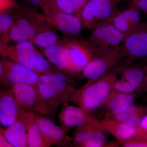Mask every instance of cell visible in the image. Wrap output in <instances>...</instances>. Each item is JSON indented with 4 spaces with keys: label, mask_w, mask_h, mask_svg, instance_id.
I'll return each mask as SVG.
<instances>
[{
    "label": "cell",
    "mask_w": 147,
    "mask_h": 147,
    "mask_svg": "<svg viewBox=\"0 0 147 147\" xmlns=\"http://www.w3.org/2000/svg\"><path fill=\"white\" fill-rule=\"evenodd\" d=\"M37 87L41 99L38 114L44 116L56 114L60 105L71 101L77 90L72 78L61 71L40 75Z\"/></svg>",
    "instance_id": "6da1fadb"
},
{
    "label": "cell",
    "mask_w": 147,
    "mask_h": 147,
    "mask_svg": "<svg viewBox=\"0 0 147 147\" xmlns=\"http://www.w3.org/2000/svg\"><path fill=\"white\" fill-rule=\"evenodd\" d=\"M117 67L98 79L88 81L77 90L71 102L90 113L105 107L114 92L118 73Z\"/></svg>",
    "instance_id": "7a4b0ae2"
},
{
    "label": "cell",
    "mask_w": 147,
    "mask_h": 147,
    "mask_svg": "<svg viewBox=\"0 0 147 147\" xmlns=\"http://www.w3.org/2000/svg\"><path fill=\"white\" fill-rule=\"evenodd\" d=\"M19 9L12 26L6 34L2 36L10 41H30L38 33L53 28L47 23L43 14L35 9Z\"/></svg>",
    "instance_id": "3957f363"
},
{
    "label": "cell",
    "mask_w": 147,
    "mask_h": 147,
    "mask_svg": "<svg viewBox=\"0 0 147 147\" xmlns=\"http://www.w3.org/2000/svg\"><path fill=\"white\" fill-rule=\"evenodd\" d=\"M41 9L46 21L53 29L68 37L75 38L81 35L84 28L80 19L60 9L55 0H43Z\"/></svg>",
    "instance_id": "277c9868"
},
{
    "label": "cell",
    "mask_w": 147,
    "mask_h": 147,
    "mask_svg": "<svg viewBox=\"0 0 147 147\" xmlns=\"http://www.w3.org/2000/svg\"><path fill=\"white\" fill-rule=\"evenodd\" d=\"M124 0H89L79 13L83 28L92 29L98 24L108 20L119 11V4Z\"/></svg>",
    "instance_id": "5b68a950"
},
{
    "label": "cell",
    "mask_w": 147,
    "mask_h": 147,
    "mask_svg": "<svg viewBox=\"0 0 147 147\" xmlns=\"http://www.w3.org/2000/svg\"><path fill=\"white\" fill-rule=\"evenodd\" d=\"M63 40L69 53V74L83 72L95 57L102 54L88 40L66 37Z\"/></svg>",
    "instance_id": "8992f818"
},
{
    "label": "cell",
    "mask_w": 147,
    "mask_h": 147,
    "mask_svg": "<svg viewBox=\"0 0 147 147\" xmlns=\"http://www.w3.org/2000/svg\"><path fill=\"white\" fill-rule=\"evenodd\" d=\"M124 59L121 44L109 48L95 57L83 71L88 81H92L104 76L117 66Z\"/></svg>",
    "instance_id": "52a82bcc"
},
{
    "label": "cell",
    "mask_w": 147,
    "mask_h": 147,
    "mask_svg": "<svg viewBox=\"0 0 147 147\" xmlns=\"http://www.w3.org/2000/svg\"><path fill=\"white\" fill-rule=\"evenodd\" d=\"M126 64L147 57V21H141L121 44Z\"/></svg>",
    "instance_id": "ba28073f"
},
{
    "label": "cell",
    "mask_w": 147,
    "mask_h": 147,
    "mask_svg": "<svg viewBox=\"0 0 147 147\" xmlns=\"http://www.w3.org/2000/svg\"><path fill=\"white\" fill-rule=\"evenodd\" d=\"M6 37L0 39V55L3 58L21 63L32 69L35 60L37 49L30 41L9 44Z\"/></svg>",
    "instance_id": "9c48e42d"
},
{
    "label": "cell",
    "mask_w": 147,
    "mask_h": 147,
    "mask_svg": "<svg viewBox=\"0 0 147 147\" xmlns=\"http://www.w3.org/2000/svg\"><path fill=\"white\" fill-rule=\"evenodd\" d=\"M2 59L4 70L0 85L3 88H11L19 83L37 86L39 76L31 69L7 58Z\"/></svg>",
    "instance_id": "30bf717a"
},
{
    "label": "cell",
    "mask_w": 147,
    "mask_h": 147,
    "mask_svg": "<svg viewBox=\"0 0 147 147\" xmlns=\"http://www.w3.org/2000/svg\"><path fill=\"white\" fill-rule=\"evenodd\" d=\"M125 36L112 25L101 24L92 29L88 40L102 53L111 47L121 45Z\"/></svg>",
    "instance_id": "8fae6325"
},
{
    "label": "cell",
    "mask_w": 147,
    "mask_h": 147,
    "mask_svg": "<svg viewBox=\"0 0 147 147\" xmlns=\"http://www.w3.org/2000/svg\"><path fill=\"white\" fill-rule=\"evenodd\" d=\"M34 114L23 110L13 123L3 129L6 139L13 147H28V128Z\"/></svg>",
    "instance_id": "7c38bea8"
},
{
    "label": "cell",
    "mask_w": 147,
    "mask_h": 147,
    "mask_svg": "<svg viewBox=\"0 0 147 147\" xmlns=\"http://www.w3.org/2000/svg\"><path fill=\"white\" fill-rule=\"evenodd\" d=\"M61 126L67 129L78 127L86 124L99 125V120L79 106L64 104L59 116Z\"/></svg>",
    "instance_id": "4fadbf2b"
},
{
    "label": "cell",
    "mask_w": 147,
    "mask_h": 147,
    "mask_svg": "<svg viewBox=\"0 0 147 147\" xmlns=\"http://www.w3.org/2000/svg\"><path fill=\"white\" fill-rule=\"evenodd\" d=\"M11 88L18 105L23 110L38 114L41 99L37 86L19 83L14 84Z\"/></svg>",
    "instance_id": "5bb4252c"
},
{
    "label": "cell",
    "mask_w": 147,
    "mask_h": 147,
    "mask_svg": "<svg viewBox=\"0 0 147 147\" xmlns=\"http://www.w3.org/2000/svg\"><path fill=\"white\" fill-rule=\"evenodd\" d=\"M140 12L135 7L129 5L128 8L120 10L111 18L99 23L97 25L110 24L119 31L126 35L133 30L142 21Z\"/></svg>",
    "instance_id": "9a60e30c"
},
{
    "label": "cell",
    "mask_w": 147,
    "mask_h": 147,
    "mask_svg": "<svg viewBox=\"0 0 147 147\" xmlns=\"http://www.w3.org/2000/svg\"><path fill=\"white\" fill-rule=\"evenodd\" d=\"M23 109L19 106L11 88L0 89V123L8 127L18 117Z\"/></svg>",
    "instance_id": "2e32d148"
},
{
    "label": "cell",
    "mask_w": 147,
    "mask_h": 147,
    "mask_svg": "<svg viewBox=\"0 0 147 147\" xmlns=\"http://www.w3.org/2000/svg\"><path fill=\"white\" fill-rule=\"evenodd\" d=\"M36 120L47 147L58 145L63 142L66 128L58 126L51 119L38 113Z\"/></svg>",
    "instance_id": "e0dca14e"
},
{
    "label": "cell",
    "mask_w": 147,
    "mask_h": 147,
    "mask_svg": "<svg viewBox=\"0 0 147 147\" xmlns=\"http://www.w3.org/2000/svg\"><path fill=\"white\" fill-rule=\"evenodd\" d=\"M99 125L105 132L112 134L121 144L133 138L139 131L138 127L108 118L99 120Z\"/></svg>",
    "instance_id": "ac0fdd59"
},
{
    "label": "cell",
    "mask_w": 147,
    "mask_h": 147,
    "mask_svg": "<svg viewBox=\"0 0 147 147\" xmlns=\"http://www.w3.org/2000/svg\"><path fill=\"white\" fill-rule=\"evenodd\" d=\"M43 55L60 71L69 74V53L63 40L57 45L42 50Z\"/></svg>",
    "instance_id": "d6986e66"
},
{
    "label": "cell",
    "mask_w": 147,
    "mask_h": 147,
    "mask_svg": "<svg viewBox=\"0 0 147 147\" xmlns=\"http://www.w3.org/2000/svg\"><path fill=\"white\" fill-rule=\"evenodd\" d=\"M135 100V95L133 93L114 91L105 104L106 118H111L123 112L134 104Z\"/></svg>",
    "instance_id": "ffe728a7"
},
{
    "label": "cell",
    "mask_w": 147,
    "mask_h": 147,
    "mask_svg": "<svg viewBox=\"0 0 147 147\" xmlns=\"http://www.w3.org/2000/svg\"><path fill=\"white\" fill-rule=\"evenodd\" d=\"M147 115V106L133 105L119 114L110 119L122 122L138 127L143 118Z\"/></svg>",
    "instance_id": "44dd1931"
},
{
    "label": "cell",
    "mask_w": 147,
    "mask_h": 147,
    "mask_svg": "<svg viewBox=\"0 0 147 147\" xmlns=\"http://www.w3.org/2000/svg\"><path fill=\"white\" fill-rule=\"evenodd\" d=\"M118 71L121 74V79L126 81L138 89L144 76V66L138 64H129L118 68Z\"/></svg>",
    "instance_id": "7402d4cb"
},
{
    "label": "cell",
    "mask_w": 147,
    "mask_h": 147,
    "mask_svg": "<svg viewBox=\"0 0 147 147\" xmlns=\"http://www.w3.org/2000/svg\"><path fill=\"white\" fill-rule=\"evenodd\" d=\"M30 41L42 50L58 44L61 40L53 28L47 29L38 33Z\"/></svg>",
    "instance_id": "603a6c76"
},
{
    "label": "cell",
    "mask_w": 147,
    "mask_h": 147,
    "mask_svg": "<svg viewBox=\"0 0 147 147\" xmlns=\"http://www.w3.org/2000/svg\"><path fill=\"white\" fill-rule=\"evenodd\" d=\"M37 113H34L28 128V147H47L36 120Z\"/></svg>",
    "instance_id": "cb8c5ba5"
},
{
    "label": "cell",
    "mask_w": 147,
    "mask_h": 147,
    "mask_svg": "<svg viewBox=\"0 0 147 147\" xmlns=\"http://www.w3.org/2000/svg\"><path fill=\"white\" fill-rule=\"evenodd\" d=\"M31 69L39 76L61 71L47 59H45V57L38 50L36 51L34 63Z\"/></svg>",
    "instance_id": "d4e9b609"
},
{
    "label": "cell",
    "mask_w": 147,
    "mask_h": 147,
    "mask_svg": "<svg viewBox=\"0 0 147 147\" xmlns=\"http://www.w3.org/2000/svg\"><path fill=\"white\" fill-rule=\"evenodd\" d=\"M58 7L68 14L76 15L86 4L89 0H55Z\"/></svg>",
    "instance_id": "484cf974"
},
{
    "label": "cell",
    "mask_w": 147,
    "mask_h": 147,
    "mask_svg": "<svg viewBox=\"0 0 147 147\" xmlns=\"http://www.w3.org/2000/svg\"><path fill=\"white\" fill-rule=\"evenodd\" d=\"M100 127L98 125L86 124L76 127L74 136L73 144L75 146L81 147L96 129Z\"/></svg>",
    "instance_id": "4316f807"
},
{
    "label": "cell",
    "mask_w": 147,
    "mask_h": 147,
    "mask_svg": "<svg viewBox=\"0 0 147 147\" xmlns=\"http://www.w3.org/2000/svg\"><path fill=\"white\" fill-rule=\"evenodd\" d=\"M105 132L100 127L96 129L81 147L106 146V139Z\"/></svg>",
    "instance_id": "83f0119b"
},
{
    "label": "cell",
    "mask_w": 147,
    "mask_h": 147,
    "mask_svg": "<svg viewBox=\"0 0 147 147\" xmlns=\"http://www.w3.org/2000/svg\"><path fill=\"white\" fill-rule=\"evenodd\" d=\"M10 11L0 13V34L4 35L12 26L16 18L15 14H11Z\"/></svg>",
    "instance_id": "f1b7e54d"
},
{
    "label": "cell",
    "mask_w": 147,
    "mask_h": 147,
    "mask_svg": "<svg viewBox=\"0 0 147 147\" xmlns=\"http://www.w3.org/2000/svg\"><path fill=\"white\" fill-rule=\"evenodd\" d=\"M121 144L124 147H147V133L139 130L136 136Z\"/></svg>",
    "instance_id": "f546056e"
},
{
    "label": "cell",
    "mask_w": 147,
    "mask_h": 147,
    "mask_svg": "<svg viewBox=\"0 0 147 147\" xmlns=\"http://www.w3.org/2000/svg\"><path fill=\"white\" fill-rule=\"evenodd\" d=\"M114 91L123 93L132 94L137 91V88L134 86L123 79H117L114 85Z\"/></svg>",
    "instance_id": "4dcf8cb0"
},
{
    "label": "cell",
    "mask_w": 147,
    "mask_h": 147,
    "mask_svg": "<svg viewBox=\"0 0 147 147\" xmlns=\"http://www.w3.org/2000/svg\"><path fill=\"white\" fill-rule=\"evenodd\" d=\"M20 6L15 0H0V13L16 10Z\"/></svg>",
    "instance_id": "1f68e13d"
},
{
    "label": "cell",
    "mask_w": 147,
    "mask_h": 147,
    "mask_svg": "<svg viewBox=\"0 0 147 147\" xmlns=\"http://www.w3.org/2000/svg\"><path fill=\"white\" fill-rule=\"evenodd\" d=\"M129 5L135 7L140 11L147 14V0H129Z\"/></svg>",
    "instance_id": "d6a6232c"
},
{
    "label": "cell",
    "mask_w": 147,
    "mask_h": 147,
    "mask_svg": "<svg viewBox=\"0 0 147 147\" xmlns=\"http://www.w3.org/2000/svg\"><path fill=\"white\" fill-rule=\"evenodd\" d=\"M144 76L143 82L137 90L138 93H143L147 92V64L144 66Z\"/></svg>",
    "instance_id": "836d02e7"
},
{
    "label": "cell",
    "mask_w": 147,
    "mask_h": 147,
    "mask_svg": "<svg viewBox=\"0 0 147 147\" xmlns=\"http://www.w3.org/2000/svg\"><path fill=\"white\" fill-rule=\"evenodd\" d=\"M26 5L30 7V8H41L43 0H21Z\"/></svg>",
    "instance_id": "e575fe53"
},
{
    "label": "cell",
    "mask_w": 147,
    "mask_h": 147,
    "mask_svg": "<svg viewBox=\"0 0 147 147\" xmlns=\"http://www.w3.org/2000/svg\"><path fill=\"white\" fill-rule=\"evenodd\" d=\"M3 129L0 127V147H13L6 139L3 133Z\"/></svg>",
    "instance_id": "d590c367"
},
{
    "label": "cell",
    "mask_w": 147,
    "mask_h": 147,
    "mask_svg": "<svg viewBox=\"0 0 147 147\" xmlns=\"http://www.w3.org/2000/svg\"><path fill=\"white\" fill-rule=\"evenodd\" d=\"M139 130L143 131H147V115L143 118L138 127Z\"/></svg>",
    "instance_id": "8d00e7d4"
},
{
    "label": "cell",
    "mask_w": 147,
    "mask_h": 147,
    "mask_svg": "<svg viewBox=\"0 0 147 147\" xmlns=\"http://www.w3.org/2000/svg\"><path fill=\"white\" fill-rule=\"evenodd\" d=\"M4 66L2 59H0V83L2 79L3 73Z\"/></svg>",
    "instance_id": "74e56055"
},
{
    "label": "cell",
    "mask_w": 147,
    "mask_h": 147,
    "mask_svg": "<svg viewBox=\"0 0 147 147\" xmlns=\"http://www.w3.org/2000/svg\"><path fill=\"white\" fill-rule=\"evenodd\" d=\"M144 132H146V133L147 134V131H144Z\"/></svg>",
    "instance_id": "f35d334b"
},
{
    "label": "cell",
    "mask_w": 147,
    "mask_h": 147,
    "mask_svg": "<svg viewBox=\"0 0 147 147\" xmlns=\"http://www.w3.org/2000/svg\"><path fill=\"white\" fill-rule=\"evenodd\" d=\"M1 36V34H0V36Z\"/></svg>",
    "instance_id": "ab89813d"
},
{
    "label": "cell",
    "mask_w": 147,
    "mask_h": 147,
    "mask_svg": "<svg viewBox=\"0 0 147 147\" xmlns=\"http://www.w3.org/2000/svg\"><path fill=\"white\" fill-rule=\"evenodd\" d=\"M0 124H1V123H0Z\"/></svg>",
    "instance_id": "60d3db41"
}]
</instances>
